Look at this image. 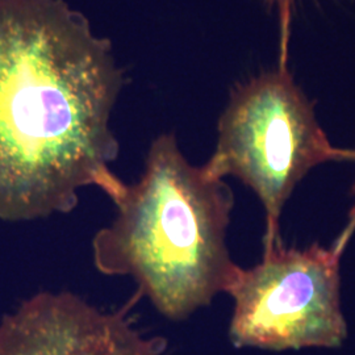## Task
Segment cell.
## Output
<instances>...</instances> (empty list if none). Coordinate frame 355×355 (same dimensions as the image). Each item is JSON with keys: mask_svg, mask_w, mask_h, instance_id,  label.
<instances>
[{"mask_svg": "<svg viewBox=\"0 0 355 355\" xmlns=\"http://www.w3.org/2000/svg\"><path fill=\"white\" fill-rule=\"evenodd\" d=\"M354 159V149L330 142L315 104L280 64L233 89L218 119L215 152L204 166L214 177L237 178L255 192L270 250L282 245L280 216L297 183L316 166Z\"/></svg>", "mask_w": 355, "mask_h": 355, "instance_id": "cell-3", "label": "cell"}, {"mask_svg": "<svg viewBox=\"0 0 355 355\" xmlns=\"http://www.w3.org/2000/svg\"><path fill=\"white\" fill-rule=\"evenodd\" d=\"M272 4H277L279 7L280 15L283 16V24H284V33L288 31V20H290V12L293 0H268Z\"/></svg>", "mask_w": 355, "mask_h": 355, "instance_id": "cell-7", "label": "cell"}, {"mask_svg": "<svg viewBox=\"0 0 355 355\" xmlns=\"http://www.w3.org/2000/svg\"><path fill=\"white\" fill-rule=\"evenodd\" d=\"M345 250L313 243L283 245L240 268L227 293L234 300L229 338L236 347L283 352L340 347L347 337L341 308L340 263Z\"/></svg>", "mask_w": 355, "mask_h": 355, "instance_id": "cell-4", "label": "cell"}, {"mask_svg": "<svg viewBox=\"0 0 355 355\" xmlns=\"http://www.w3.org/2000/svg\"><path fill=\"white\" fill-rule=\"evenodd\" d=\"M0 355H166L128 309L103 311L69 291L40 292L0 322Z\"/></svg>", "mask_w": 355, "mask_h": 355, "instance_id": "cell-5", "label": "cell"}, {"mask_svg": "<svg viewBox=\"0 0 355 355\" xmlns=\"http://www.w3.org/2000/svg\"><path fill=\"white\" fill-rule=\"evenodd\" d=\"M355 150V149H354ZM355 162V159H354ZM352 193L355 196V182L354 184H353V189H352ZM355 233V202L353 204V207H352V209H350V212H349V218H347V225H346V228L343 229V233L340 234V237L336 240V243L341 248V249H346V246H347V243L350 242L352 240V237H353V234Z\"/></svg>", "mask_w": 355, "mask_h": 355, "instance_id": "cell-6", "label": "cell"}, {"mask_svg": "<svg viewBox=\"0 0 355 355\" xmlns=\"http://www.w3.org/2000/svg\"><path fill=\"white\" fill-rule=\"evenodd\" d=\"M233 204L224 179L191 165L175 136L161 135L140 179L114 202L112 223L92 239L94 265L130 277L166 318L186 320L227 293L241 268L227 246Z\"/></svg>", "mask_w": 355, "mask_h": 355, "instance_id": "cell-2", "label": "cell"}, {"mask_svg": "<svg viewBox=\"0 0 355 355\" xmlns=\"http://www.w3.org/2000/svg\"><path fill=\"white\" fill-rule=\"evenodd\" d=\"M123 73L108 40L62 0H0V218L69 214L79 191L116 202L111 114Z\"/></svg>", "mask_w": 355, "mask_h": 355, "instance_id": "cell-1", "label": "cell"}]
</instances>
